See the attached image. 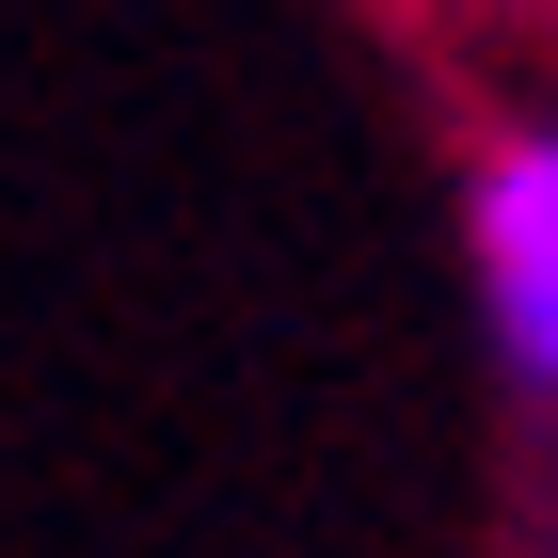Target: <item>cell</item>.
<instances>
[{
    "label": "cell",
    "instance_id": "1",
    "mask_svg": "<svg viewBox=\"0 0 558 558\" xmlns=\"http://www.w3.org/2000/svg\"><path fill=\"white\" fill-rule=\"evenodd\" d=\"M463 240H478V319H495V351L558 399V129H511L478 160Z\"/></svg>",
    "mask_w": 558,
    "mask_h": 558
}]
</instances>
